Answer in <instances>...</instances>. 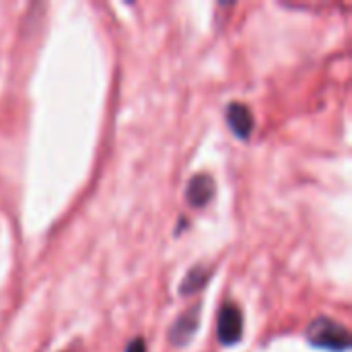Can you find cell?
I'll list each match as a JSON object with an SVG mask.
<instances>
[{"mask_svg": "<svg viewBox=\"0 0 352 352\" xmlns=\"http://www.w3.org/2000/svg\"><path fill=\"white\" fill-rule=\"evenodd\" d=\"M305 340L316 349L330 352H346L352 346L349 328L328 316H318L311 320L305 330Z\"/></svg>", "mask_w": 352, "mask_h": 352, "instance_id": "1", "label": "cell"}, {"mask_svg": "<svg viewBox=\"0 0 352 352\" xmlns=\"http://www.w3.org/2000/svg\"><path fill=\"white\" fill-rule=\"evenodd\" d=\"M217 336L223 346H233L243 338V314L237 305L225 303L219 309Z\"/></svg>", "mask_w": 352, "mask_h": 352, "instance_id": "2", "label": "cell"}, {"mask_svg": "<svg viewBox=\"0 0 352 352\" xmlns=\"http://www.w3.org/2000/svg\"><path fill=\"white\" fill-rule=\"evenodd\" d=\"M200 311H202V303H196L173 322V326L169 328V342L175 349H184L192 342V338L200 328Z\"/></svg>", "mask_w": 352, "mask_h": 352, "instance_id": "3", "label": "cell"}, {"mask_svg": "<svg viewBox=\"0 0 352 352\" xmlns=\"http://www.w3.org/2000/svg\"><path fill=\"white\" fill-rule=\"evenodd\" d=\"M217 194V182L210 173H196L186 186V202L192 208H202L210 204Z\"/></svg>", "mask_w": 352, "mask_h": 352, "instance_id": "4", "label": "cell"}, {"mask_svg": "<svg viewBox=\"0 0 352 352\" xmlns=\"http://www.w3.org/2000/svg\"><path fill=\"white\" fill-rule=\"evenodd\" d=\"M227 124L237 138L245 140V138H250V134L254 130V116L245 103L233 101L227 107Z\"/></svg>", "mask_w": 352, "mask_h": 352, "instance_id": "5", "label": "cell"}, {"mask_svg": "<svg viewBox=\"0 0 352 352\" xmlns=\"http://www.w3.org/2000/svg\"><path fill=\"white\" fill-rule=\"evenodd\" d=\"M210 276H212V268H206L204 264L194 266V268L184 276V280H182V285H179V295H182V297H190V295L200 293V291L208 285Z\"/></svg>", "mask_w": 352, "mask_h": 352, "instance_id": "6", "label": "cell"}, {"mask_svg": "<svg viewBox=\"0 0 352 352\" xmlns=\"http://www.w3.org/2000/svg\"><path fill=\"white\" fill-rule=\"evenodd\" d=\"M126 352H146V342H144V338H142V336L132 338V340L128 342V346H126Z\"/></svg>", "mask_w": 352, "mask_h": 352, "instance_id": "7", "label": "cell"}]
</instances>
